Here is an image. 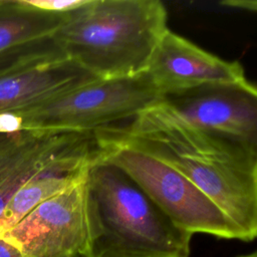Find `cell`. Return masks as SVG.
I'll use <instances>...</instances> for the list:
<instances>
[{
	"label": "cell",
	"instance_id": "obj_1",
	"mask_svg": "<svg viewBox=\"0 0 257 257\" xmlns=\"http://www.w3.org/2000/svg\"><path fill=\"white\" fill-rule=\"evenodd\" d=\"M149 154L191 181L238 230L257 235V146L199 130L159 103L93 133Z\"/></svg>",
	"mask_w": 257,
	"mask_h": 257
},
{
	"label": "cell",
	"instance_id": "obj_2",
	"mask_svg": "<svg viewBox=\"0 0 257 257\" xmlns=\"http://www.w3.org/2000/svg\"><path fill=\"white\" fill-rule=\"evenodd\" d=\"M167 21L160 0H86L64 14L52 39L94 78L132 77L146 72Z\"/></svg>",
	"mask_w": 257,
	"mask_h": 257
},
{
	"label": "cell",
	"instance_id": "obj_3",
	"mask_svg": "<svg viewBox=\"0 0 257 257\" xmlns=\"http://www.w3.org/2000/svg\"><path fill=\"white\" fill-rule=\"evenodd\" d=\"M89 213L82 257H190L177 227L119 168L97 159L87 173Z\"/></svg>",
	"mask_w": 257,
	"mask_h": 257
},
{
	"label": "cell",
	"instance_id": "obj_4",
	"mask_svg": "<svg viewBox=\"0 0 257 257\" xmlns=\"http://www.w3.org/2000/svg\"><path fill=\"white\" fill-rule=\"evenodd\" d=\"M162 94L146 73L93 79L32 106L12 111L21 131L93 134L154 106Z\"/></svg>",
	"mask_w": 257,
	"mask_h": 257
},
{
	"label": "cell",
	"instance_id": "obj_5",
	"mask_svg": "<svg viewBox=\"0 0 257 257\" xmlns=\"http://www.w3.org/2000/svg\"><path fill=\"white\" fill-rule=\"evenodd\" d=\"M97 159L111 164L145 192L180 229L241 240L236 227L191 181L171 166L137 149L93 134Z\"/></svg>",
	"mask_w": 257,
	"mask_h": 257
},
{
	"label": "cell",
	"instance_id": "obj_6",
	"mask_svg": "<svg viewBox=\"0 0 257 257\" xmlns=\"http://www.w3.org/2000/svg\"><path fill=\"white\" fill-rule=\"evenodd\" d=\"M97 153L93 134L20 131L0 134V218L15 193L44 174L89 165Z\"/></svg>",
	"mask_w": 257,
	"mask_h": 257
},
{
	"label": "cell",
	"instance_id": "obj_7",
	"mask_svg": "<svg viewBox=\"0 0 257 257\" xmlns=\"http://www.w3.org/2000/svg\"><path fill=\"white\" fill-rule=\"evenodd\" d=\"M87 173L38 205L3 236L13 240L24 257L80 256L88 225Z\"/></svg>",
	"mask_w": 257,
	"mask_h": 257
},
{
	"label": "cell",
	"instance_id": "obj_8",
	"mask_svg": "<svg viewBox=\"0 0 257 257\" xmlns=\"http://www.w3.org/2000/svg\"><path fill=\"white\" fill-rule=\"evenodd\" d=\"M158 103L199 130L257 146V89L249 80L164 93Z\"/></svg>",
	"mask_w": 257,
	"mask_h": 257
},
{
	"label": "cell",
	"instance_id": "obj_9",
	"mask_svg": "<svg viewBox=\"0 0 257 257\" xmlns=\"http://www.w3.org/2000/svg\"><path fill=\"white\" fill-rule=\"evenodd\" d=\"M145 73L161 94L248 80L238 61L222 59L170 29L156 46Z\"/></svg>",
	"mask_w": 257,
	"mask_h": 257
},
{
	"label": "cell",
	"instance_id": "obj_10",
	"mask_svg": "<svg viewBox=\"0 0 257 257\" xmlns=\"http://www.w3.org/2000/svg\"><path fill=\"white\" fill-rule=\"evenodd\" d=\"M93 79L64 54L29 62L0 75V113L32 106Z\"/></svg>",
	"mask_w": 257,
	"mask_h": 257
},
{
	"label": "cell",
	"instance_id": "obj_11",
	"mask_svg": "<svg viewBox=\"0 0 257 257\" xmlns=\"http://www.w3.org/2000/svg\"><path fill=\"white\" fill-rule=\"evenodd\" d=\"M64 14L37 9L24 0H0V56L52 37Z\"/></svg>",
	"mask_w": 257,
	"mask_h": 257
},
{
	"label": "cell",
	"instance_id": "obj_12",
	"mask_svg": "<svg viewBox=\"0 0 257 257\" xmlns=\"http://www.w3.org/2000/svg\"><path fill=\"white\" fill-rule=\"evenodd\" d=\"M90 164L66 173L44 174L27 182L15 193L3 211L0 236L6 234L38 205L79 181L87 173Z\"/></svg>",
	"mask_w": 257,
	"mask_h": 257
},
{
	"label": "cell",
	"instance_id": "obj_13",
	"mask_svg": "<svg viewBox=\"0 0 257 257\" xmlns=\"http://www.w3.org/2000/svg\"><path fill=\"white\" fill-rule=\"evenodd\" d=\"M27 4L44 11L64 14L82 6L86 0H24Z\"/></svg>",
	"mask_w": 257,
	"mask_h": 257
},
{
	"label": "cell",
	"instance_id": "obj_14",
	"mask_svg": "<svg viewBox=\"0 0 257 257\" xmlns=\"http://www.w3.org/2000/svg\"><path fill=\"white\" fill-rule=\"evenodd\" d=\"M28 53L25 49H17L0 56V75L12 71L21 66L27 59Z\"/></svg>",
	"mask_w": 257,
	"mask_h": 257
},
{
	"label": "cell",
	"instance_id": "obj_15",
	"mask_svg": "<svg viewBox=\"0 0 257 257\" xmlns=\"http://www.w3.org/2000/svg\"><path fill=\"white\" fill-rule=\"evenodd\" d=\"M0 257H24V255L13 240L6 236H0Z\"/></svg>",
	"mask_w": 257,
	"mask_h": 257
},
{
	"label": "cell",
	"instance_id": "obj_16",
	"mask_svg": "<svg viewBox=\"0 0 257 257\" xmlns=\"http://www.w3.org/2000/svg\"><path fill=\"white\" fill-rule=\"evenodd\" d=\"M220 4L230 8H235V9H240L245 11L254 12L257 9V2L255 0H225V1H221Z\"/></svg>",
	"mask_w": 257,
	"mask_h": 257
},
{
	"label": "cell",
	"instance_id": "obj_17",
	"mask_svg": "<svg viewBox=\"0 0 257 257\" xmlns=\"http://www.w3.org/2000/svg\"><path fill=\"white\" fill-rule=\"evenodd\" d=\"M237 257H257V253L256 252H252V253L245 254V255H240V256H237Z\"/></svg>",
	"mask_w": 257,
	"mask_h": 257
}]
</instances>
